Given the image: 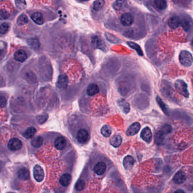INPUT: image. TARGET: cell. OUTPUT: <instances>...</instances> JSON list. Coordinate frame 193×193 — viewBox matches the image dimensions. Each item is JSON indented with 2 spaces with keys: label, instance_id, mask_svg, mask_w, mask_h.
Listing matches in <instances>:
<instances>
[{
  "label": "cell",
  "instance_id": "obj_39",
  "mask_svg": "<svg viewBox=\"0 0 193 193\" xmlns=\"http://www.w3.org/2000/svg\"><path fill=\"white\" fill-rule=\"evenodd\" d=\"M7 100L5 96L3 95H1V108H3L6 106Z\"/></svg>",
  "mask_w": 193,
  "mask_h": 193
},
{
  "label": "cell",
  "instance_id": "obj_33",
  "mask_svg": "<svg viewBox=\"0 0 193 193\" xmlns=\"http://www.w3.org/2000/svg\"><path fill=\"white\" fill-rule=\"evenodd\" d=\"M27 42L28 45L34 49H37L39 46V42L36 39H30L28 40Z\"/></svg>",
  "mask_w": 193,
  "mask_h": 193
},
{
  "label": "cell",
  "instance_id": "obj_41",
  "mask_svg": "<svg viewBox=\"0 0 193 193\" xmlns=\"http://www.w3.org/2000/svg\"><path fill=\"white\" fill-rule=\"evenodd\" d=\"M40 118H38V121L40 123H43L45 121H46L47 118L46 117V116H41Z\"/></svg>",
  "mask_w": 193,
  "mask_h": 193
},
{
  "label": "cell",
  "instance_id": "obj_4",
  "mask_svg": "<svg viewBox=\"0 0 193 193\" xmlns=\"http://www.w3.org/2000/svg\"><path fill=\"white\" fill-rule=\"evenodd\" d=\"M33 175L35 180L37 182H41L44 178L45 173L42 167L39 165H36L33 169Z\"/></svg>",
  "mask_w": 193,
  "mask_h": 193
},
{
  "label": "cell",
  "instance_id": "obj_7",
  "mask_svg": "<svg viewBox=\"0 0 193 193\" xmlns=\"http://www.w3.org/2000/svg\"><path fill=\"white\" fill-rule=\"evenodd\" d=\"M182 23H183V21L181 20V18L179 17L175 16L169 19L168 21V25L172 29H176L181 26H182Z\"/></svg>",
  "mask_w": 193,
  "mask_h": 193
},
{
  "label": "cell",
  "instance_id": "obj_40",
  "mask_svg": "<svg viewBox=\"0 0 193 193\" xmlns=\"http://www.w3.org/2000/svg\"><path fill=\"white\" fill-rule=\"evenodd\" d=\"M182 27H183V28L185 31H187V30H189V28H190V23L187 21H185V20L184 21L183 20V23H182Z\"/></svg>",
  "mask_w": 193,
  "mask_h": 193
},
{
  "label": "cell",
  "instance_id": "obj_35",
  "mask_svg": "<svg viewBox=\"0 0 193 193\" xmlns=\"http://www.w3.org/2000/svg\"><path fill=\"white\" fill-rule=\"evenodd\" d=\"M9 29V25L7 23H2L1 25V34H6Z\"/></svg>",
  "mask_w": 193,
  "mask_h": 193
},
{
  "label": "cell",
  "instance_id": "obj_38",
  "mask_svg": "<svg viewBox=\"0 0 193 193\" xmlns=\"http://www.w3.org/2000/svg\"><path fill=\"white\" fill-rule=\"evenodd\" d=\"M9 17V13L5 10H1V18L2 19H6Z\"/></svg>",
  "mask_w": 193,
  "mask_h": 193
},
{
  "label": "cell",
  "instance_id": "obj_37",
  "mask_svg": "<svg viewBox=\"0 0 193 193\" xmlns=\"http://www.w3.org/2000/svg\"><path fill=\"white\" fill-rule=\"evenodd\" d=\"M16 3L17 6L21 9H24L26 6V3L25 1H16Z\"/></svg>",
  "mask_w": 193,
  "mask_h": 193
},
{
  "label": "cell",
  "instance_id": "obj_31",
  "mask_svg": "<svg viewBox=\"0 0 193 193\" xmlns=\"http://www.w3.org/2000/svg\"><path fill=\"white\" fill-rule=\"evenodd\" d=\"M104 1H103V0L95 1V2H94V5H93L94 9L95 10L99 11V10H101L103 8V7L104 5Z\"/></svg>",
  "mask_w": 193,
  "mask_h": 193
},
{
  "label": "cell",
  "instance_id": "obj_28",
  "mask_svg": "<svg viewBox=\"0 0 193 193\" xmlns=\"http://www.w3.org/2000/svg\"><path fill=\"white\" fill-rule=\"evenodd\" d=\"M119 105L122 108L123 112L125 113H128L130 111V105L126 101L121 100L119 101Z\"/></svg>",
  "mask_w": 193,
  "mask_h": 193
},
{
  "label": "cell",
  "instance_id": "obj_32",
  "mask_svg": "<svg viewBox=\"0 0 193 193\" xmlns=\"http://www.w3.org/2000/svg\"><path fill=\"white\" fill-rule=\"evenodd\" d=\"M85 185H86L85 181L83 180H82V179H80L78 181H77V183L75 184V188L78 191H81V190H83V189L84 188Z\"/></svg>",
  "mask_w": 193,
  "mask_h": 193
},
{
  "label": "cell",
  "instance_id": "obj_14",
  "mask_svg": "<svg viewBox=\"0 0 193 193\" xmlns=\"http://www.w3.org/2000/svg\"><path fill=\"white\" fill-rule=\"evenodd\" d=\"M68 84V78L64 74H61L58 77L57 86L59 89H65Z\"/></svg>",
  "mask_w": 193,
  "mask_h": 193
},
{
  "label": "cell",
  "instance_id": "obj_3",
  "mask_svg": "<svg viewBox=\"0 0 193 193\" xmlns=\"http://www.w3.org/2000/svg\"><path fill=\"white\" fill-rule=\"evenodd\" d=\"M77 141L81 144H85L89 139V134L85 129H80L77 134Z\"/></svg>",
  "mask_w": 193,
  "mask_h": 193
},
{
  "label": "cell",
  "instance_id": "obj_30",
  "mask_svg": "<svg viewBox=\"0 0 193 193\" xmlns=\"http://www.w3.org/2000/svg\"><path fill=\"white\" fill-rule=\"evenodd\" d=\"M157 101L158 103V104L160 106V107L162 108V111L165 113V114H168V107L166 106V105L164 103V101H162L161 99L160 98L159 96H157Z\"/></svg>",
  "mask_w": 193,
  "mask_h": 193
},
{
  "label": "cell",
  "instance_id": "obj_9",
  "mask_svg": "<svg viewBox=\"0 0 193 193\" xmlns=\"http://www.w3.org/2000/svg\"><path fill=\"white\" fill-rule=\"evenodd\" d=\"M54 146L56 149L58 150H62L64 149L66 146V139L62 136L58 137L56 138L54 142Z\"/></svg>",
  "mask_w": 193,
  "mask_h": 193
},
{
  "label": "cell",
  "instance_id": "obj_8",
  "mask_svg": "<svg viewBox=\"0 0 193 193\" xmlns=\"http://www.w3.org/2000/svg\"><path fill=\"white\" fill-rule=\"evenodd\" d=\"M107 170V166L104 162H99L95 164L94 167V171L96 175L101 176L104 175Z\"/></svg>",
  "mask_w": 193,
  "mask_h": 193
},
{
  "label": "cell",
  "instance_id": "obj_36",
  "mask_svg": "<svg viewBox=\"0 0 193 193\" xmlns=\"http://www.w3.org/2000/svg\"><path fill=\"white\" fill-rule=\"evenodd\" d=\"M161 131L164 134H168L169 133H170L172 131V128L171 126L168 125H166L162 126V129H161Z\"/></svg>",
  "mask_w": 193,
  "mask_h": 193
},
{
  "label": "cell",
  "instance_id": "obj_2",
  "mask_svg": "<svg viewBox=\"0 0 193 193\" xmlns=\"http://www.w3.org/2000/svg\"><path fill=\"white\" fill-rule=\"evenodd\" d=\"M175 88L180 94L185 98H188L189 93L187 89V85L183 80H178L175 82Z\"/></svg>",
  "mask_w": 193,
  "mask_h": 193
},
{
  "label": "cell",
  "instance_id": "obj_12",
  "mask_svg": "<svg viewBox=\"0 0 193 193\" xmlns=\"http://www.w3.org/2000/svg\"><path fill=\"white\" fill-rule=\"evenodd\" d=\"M141 137L142 139L147 143H150L152 140V133L150 129L148 127L144 128L141 132Z\"/></svg>",
  "mask_w": 193,
  "mask_h": 193
},
{
  "label": "cell",
  "instance_id": "obj_19",
  "mask_svg": "<svg viewBox=\"0 0 193 193\" xmlns=\"http://www.w3.org/2000/svg\"><path fill=\"white\" fill-rule=\"evenodd\" d=\"M31 18V19L37 25H42L44 23L43 15L40 12H35L32 13Z\"/></svg>",
  "mask_w": 193,
  "mask_h": 193
},
{
  "label": "cell",
  "instance_id": "obj_5",
  "mask_svg": "<svg viewBox=\"0 0 193 193\" xmlns=\"http://www.w3.org/2000/svg\"><path fill=\"white\" fill-rule=\"evenodd\" d=\"M7 147L10 150L12 151L19 150L22 147V142L18 138H12L8 142Z\"/></svg>",
  "mask_w": 193,
  "mask_h": 193
},
{
  "label": "cell",
  "instance_id": "obj_6",
  "mask_svg": "<svg viewBox=\"0 0 193 193\" xmlns=\"http://www.w3.org/2000/svg\"><path fill=\"white\" fill-rule=\"evenodd\" d=\"M134 19L133 16L129 13L123 14L121 17L120 22L124 26H130L133 23Z\"/></svg>",
  "mask_w": 193,
  "mask_h": 193
},
{
  "label": "cell",
  "instance_id": "obj_10",
  "mask_svg": "<svg viewBox=\"0 0 193 193\" xmlns=\"http://www.w3.org/2000/svg\"><path fill=\"white\" fill-rule=\"evenodd\" d=\"M72 180V176L68 173H65L60 178L59 182L64 187H68Z\"/></svg>",
  "mask_w": 193,
  "mask_h": 193
},
{
  "label": "cell",
  "instance_id": "obj_13",
  "mask_svg": "<svg viewBox=\"0 0 193 193\" xmlns=\"http://www.w3.org/2000/svg\"><path fill=\"white\" fill-rule=\"evenodd\" d=\"M141 129V125L139 123H135L129 126L126 131V135L128 136H133L138 133Z\"/></svg>",
  "mask_w": 193,
  "mask_h": 193
},
{
  "label": "cell",
  "instance_id": "obj_16",
  "mask_svg": "<svg viewBox=\"0 0 193 193\" xmlns=\"http://www.w3.org/2000/svg\"><path fill=\"white\" fill-rule=\"evenodd\" d=\"M134 162H134V158L131 156L128 155L124 158L123 161V165L125 169L130 170L133 167Z\"/></svg>",
  "mask_w": 193,
  "mask_h": 193
},
{
  "label": "cell",
  "instance_id": "obj_17",
  "mask_svg": "<svg viewBox=\"0 0 193 193\" xmlns=\"http://www.w3.org/2000/svg\"><path fill=\"white\" fill-rule=\"evenodd\" d=\"M173 180L176 184H183L186 180V175L184 172L180 171L175 175Z\"/></svg>",
  "mask_w": 193,
  "mask_h": 193
},
{
  "label": "cell",
  "instance_id": "obj_15",
  "mask_svg": "<svg viewBox=\"0 0 193 193\" xmlns=\"http://www.w3.org/2000/svg\"><path fill=\"white\" fill-rule=\"evenodd\" d=\"M14 57L17 61L23 62L27 58V55L24 50L19 49L15 52Z\"/></svg>",
  "mask_w": 193,
  "mask_h": 193
},
{
  "label": "cell",
  "instance_id": "obj_34",
  "mask_svg": "<svg viewBox=\"0 0 193 193\" xmlns=\"http://www.w3.org/2000/svg\"><path fill=\"white\" fill-rule=\"evenodd\" d=\"M92 43L95 48H100L101 46V39L99 37L95 36L92 38Z\"/></svg>",
  "mask_w": 193,
  "mask_h": 193
},
{
  "label": "cell",
  "instance_id": "obj_43",
  "mask_svg": "<svg viewBox=\"0 0 193 193\" xmlns=\"http://www.w3.org/2000/svg\"><path fill=\"white\" fill-rule=\"evenodd\" d=\"M191 46H192L193 47V39L192 40V41H191Z\"/></svg>",
  "mask_w": 193,
  "mask_h": 193
},
{
  "label": "cell",
  "instance_id": "obj_1",
  "mask_svg": "<svg viewBox=\"0 0 193 193\" xmlns=\"http://www.w3.org/2000/svg\"><path fill=\"white\" fill-rule=\"evenodd\" d=\"M179 60L183 66L185 67H189L193 64V57L189 51H182L179 55Z\"/></svg>",
  "mask_w": 193,
  "mask_h": 193
},
{
  "label": "cell",
  "instance_id": "obj_24",
  "mask_svg": "<svg viewBox=\"0 0 193 193\" xmlns=\"http://www.w3.org/2000/svg\"><path fill=\"white\" fill-rule=\"evenodd\" d=\"M43 138L41 137L37 136L31 141V146L35 148H39L43 144Z\"/></svg>",
  "mask_w": 193,
  "mask_h": 193
},
{
  "label": "cell",
  "instance_id": "obj_26",
  "mask_svg": "<svg viewBox=\"0 0 193 193\" xmlns=\"http://www.w3.org/2000/svg\"><path fill=\"white\" fill-rule=\"evenodd\" d=\"M126 1H116L113 4L114 9L116 10H120L123 9V7L126 5Z\"/></svg>",
  "mask_w": 193,
  "mask_h": 193
},
{
  "label": "cell",
  "instance_id": "obj_18",
  "mask_svg": "<svg viewBox=\"0 0 193 193\" xmlns=\"http://www.w3.org/2000/svg\"><path fill=\"white\" fill-rule=\"evenodd\" d=\"M86 92L87 94L89 96H94L99 92V87L95 83H92L88 86Z\"/></svg>",
  "mask_w": 193,
  "mask_h": 193
},
{
  "label": "cell",
  "instance_id": "obj_44",
  "mask_svg": "<svg viewBox=\"0 0 193 193\" xmlns=\"http://www.w3.org/2000/svg\"></svg>",
  "mask_w": 193,
  "mask_h": 193
},
{
  "label": "cell",
  "instance_id": "obj_11",
  "mask_svg": "<svg viewBox=\"0 0 193 193\" xmlns=\"http://www.w3.org/2000/svg\"><path fill=\"white\" fill-rule=\"evenodd\" d=\"M17 176L19 179L21 180H27L30 177V171L27 168L22 167L19 169L17 172Z\"/></svg>",
  "mask_w": 193,
  "mask_h": 193
},
{
  "label": "cell",
  "instance_id": "obj_22",
  "mask_svg": "<svg viewBox=\"0 0 193 193\" xmlns=\"http://www.w3.org/2000/svg\"><path fill=\"white\" fill-rule=\"evenodd\" d=\"M36 132V129H35L34 127H30L27 129H26L25 132L23 133V136L25 138L30 139L34 137Z\"/></svg>",
  "mask_w": 193,
  "mask_h": 193
},
{
  "label": "cell",
  "instance_id": "obj_29",
  "mask_svg": "<svg viewBox=\"0 0 193 193\" xmlns=\"http://www.w3.org/2000/svg\"><path fill=\"white\" fill-rule=\"evenodd\" d=\"M28 22V19L27 17L24 15V14H22L21 16H19L17 19V24L19 26H23V25L27 24Z\"/></svg>",
  "mask_w": 193,
  "mask_h": 193
},
{
  "label": "cell",
  "instance_id": "obj_20",
  "mask_svg": "<svg viewBox=\"0 0 193 193\" xmlns=\"http://www.w3.org/2000/svg\"><path fill=\"white\" fill-rule=\"evenodd\" d=\"M122 141L123 139L120 135H114L113 137H112L110 139V144L114 147L117 148V147H120V145L122 143Z\"/></svg>",
  "mask_w": 193,
  "mask_h": 193
},
{
  "label": "cell",
  "instance_id": "obj_25",
  "mask_svg": "<svg viewBox=\"0 0 193 193\" xmlns=\"http://www.w3.org/2000/svg\"><path fill=\"white\" fill-rule=\"evenodd\" d=\"M101 133L105 138L110 137L112 134V130L108 125L103 126L101 129Z\"/></svg>",
  "mask_w": 193,
  "mask_h": 193
},
{
  "label": "cell",
  "instance_id": "obj_21",
  "mask_svg": "<svg viewBox=\"0 0 193 193\" xmlns=\"http://www.w3.org/2000/svg\"><path fill=\"white\" fill-rule=\"evenodd\" d=\"M164 135L165 134L161 130L157 131L155 135V142L158 145L163 144L164 141Z\"/></svg>",
  "mask_w": 193,
  "mask_h": 193
},
{
  "label": "cell",
  "instance_id": "obj_42",
  "mask_svg": "<svg viewBox=\"0 0 193 193\" xmlns=\"http://www.w3.org/2000/svg\"><path fill=\"white\" fill-rule=\"evenodd\" d=\"M174 193H185V191L182 190H177L175 191Z\"/></svg>",
  "mask_w": 193,
  "mask_h": 193
},
{
  "label": "cell",
  "instance_id": "obj_27",
  "mask_svg": "<svg viewBox=\"0 0 193 193\" xmlns=\"http://www.w3.org/2000/svg\"><path fill=\"white\" fill-rule=\"evenodd\" d=\"M128 44L129 45V46H130L132 48L135 50V51L137 52L138 55H143V53L142 50L141 49L140 46L138 45L137 44H136L135 43H133V42H128Z\"/></svg>",
  "mask_w": 193,
  "mask_h": 193
},
{
  "label": "cell",
  "instance_id": "obj_23",
  "mask_svg": "<svg viewBox=\"0 0 193 193\" xmlns=\"http://www.w3.org/2000/svg\"><path fill=\"white\" fill-rule=\"evenodd\" d=\"M153 4L157 9L162 10L166 9L167 7L166 1L164 0H155L153 1Z\"/></svg>",
  "mask_w": 193,
  "mask_h": 193
}]
</instances>
